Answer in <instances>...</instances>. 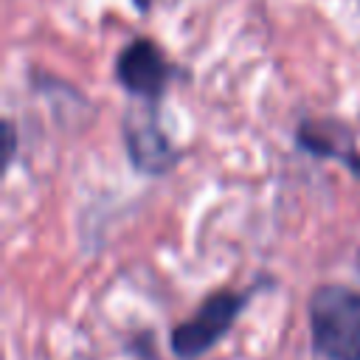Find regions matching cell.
<instances>
[{
	"mask_svg": "<svg viewBox=\"0 0 360 360\" xmlns=\"http://www.w3.org/2000/svg\"><path fill=\"white\" fill-rule=\"evenodd\" d=\"M309 332L326 360H360V292L323 284L309 301Z\"/></svg>",
	"mask_w": 360,
	"mask_h": 360,
	"instance_id": "cell-1",
	"label": "cell"
},
{
	"mask_svg": "<svg viewBox=\"0 0 360 360\" xmlns=\"http://www.w3.org/2000/svg\"><path fill=\"white\" fill-rule=\"evenodd\" d=\"M245 301L248 298L242 292H233V290H219V292L208 295L200 304V309L172 332L174 354L183 360H191V357L208 352L231 329V323L242 312Z\"/></svg>",
	"mask_w": 360,
	"mask_h": 360,
	"instance_id": "cell-2",
	"label": "cell"
},
{
	"mask_svg": "<svg viewBox=\"0 0 360 360\" xmlns=\"http://www.w3.org/2000/svg\"><path fill=\"white\" fill-rule=\"evenodd\" d=\"M115 79L121 87H127L132 96H141L146 101H158L172 79V65L163 56V51L146 39L135 37L115 53Z\"/></svg>",
	"mask_w": 360,
	"mask_h": 360,
	"instance_id": "cell-3",
	"label": "cell"
},
{
	"mask_svg": "<svg viewBox=\"0 0 360 360\" xmlns=\"http://www.w3.org/2000/svg\"><path fill=\"white\" fill-rule=\"evenodd\" d=\"M124 143H127L132 166L143 174H163L177 163V152H174L172 141L163 135L155 115H149L143 121L129 118L124 127Z\"/></svg>",
	"mask_w": 360,
	"mask_h": 360,
	"instance_id": "cell-4",
	"label": "cell"
},
{
	"mask_svg": "<svg viewBox=\"0 0 360 360\" xmlns=\"http://www.w3.org/2000/svg\"><path fill=\"white\" fill-rule=\"evenodd\" d=\"M338 127L335 124H321V121H304L298 127V143L312 152V155H323V158H335L349 163L352 172L360 174V155L352 149V141H335Z\"/></svg>",
	"mask_w": 360,
	"mask_h": 360,
	"instance_id": "cell-5",
	"label": "cell"
},
{
	"mask_svg": "<svg viewBox=\"0 0 360 360\" xmlns=\"http://www.w3.org/2000/svg\"><path fill=\"white\" fill-rule=\"evenodd\" d=\"M3 141H6L3 158H6V166H11V160H14V149H17V132H14L11 118H6V121H3Z\"/></svg>",
	"mask_w": 360,
	"mask_h": 360,
	"instance_id": "cell-6",
	"label": "cell"
}]
</instances>
